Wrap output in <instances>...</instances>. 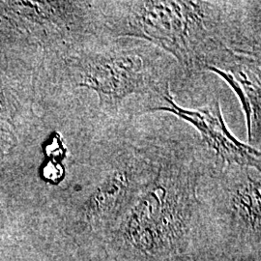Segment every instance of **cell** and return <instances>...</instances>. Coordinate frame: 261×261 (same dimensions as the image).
Here are the masks:
<instances>
[{
  "instance_id": "6da1fadb",
  "label": "cell",
  "mask_w": 261,
  "mask_h": 261,
  "mask_svg": "<svg viewBox=\"0 0 261 261\" xmlns=\"http://www.w3.org/2000/svg\"><path fill=\"white\" fill-rule=\"evenodd\" d=\"M103 31L171 56L187 84L228 50L260 57V1H103Z\"/></svg>"
},
{
  "instance_id": "7a4b0ae2",
  "label": "cell",
  "mask_w": 261,
  "mask_h": 261,
  "mask_svg": "<svg viewBox=\"0 0 261 261\" xmlns=\"http://www.w3.org/2000/svg\"><path fill=\"white\" fill-rule=\"evenodd\" d=\"M96 43V48L77 63L76 84L97 93L109 120L118 121L134 98L140 116L161 95L187 84L177 62L144 40L102 35Z\"/></svg>"
},
{
  "instance_id": "3957f363",
  "label": "cell",
  "mask_w": 261,
  "mask_h": 261,
  "mask_svg": "<svg viewBox=\"0 0 261 261\" xmlns=\"http://www.w3.org/2000/svg\"><path fill=\"white\" fill-rule=\"evenodd\" d=\"M202 176L216 218L233 236L252 237L259 244L260 171L224 164L210 153Z\"/></svg>"
},
{
  "instance_id": "277c9868",
  "label": "cell",
  "mask_w": 261,
  "mask_h": 261,
  "mask_svg": "<svg viewBox=\"0 0 261 261\" xmlns=\"http://www.w3.org/2000/svg\"><path fill=\"white\" fill-rule=\"evenodd\" d=\"M170 112L196 128L201 141L215 157L227 165H237L261 170L259 150L236 140L226 128L221 112L220 101L213 100L196 110L179 107L174 102L171 91L161 95L150 105L146 113Z\"/></svg>"
},
{
  "instance_id": "5b68a950",
  "label": "cell",
  "mask_w": 261,
  "mask_h": 261,
  "mask_svg": "<svg viewBox=\"0 0 261 261\" xmlns=\"http://www.w3.org/2000/svg\"><path fill=\"white\" fill-rule=\"evenodd\" d=\"M207 72L221 75L240 98L246 115L250 145L260 142L261 59L229 50Z\"/></svg>"
},
{
  "instance_id": "8992f818",
  "label": "cell",
  "mask_w": 261,
  "mask_h": 261,
  "mask_svg": "<svg viewBox=\"0 0 261 261\" xmlns=\"http://www.w3.org/2000/svg\"><path fill=\"white\" fill-rule=\"evenodd\" d=\"M44 175L48 181L57 182L63 176V168L57 164L49 163L44 169Z\"/></svg>"
}]
</instances>
